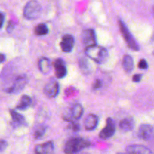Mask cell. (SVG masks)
<instances>
[{
  "label": "cell",
  "instance_id": "6da1fadb",
  "mask_svg": "<svg viewBox=\"0 0 154 154\" xmlns=\"http://www.w3.org/2000/svg\"><path fill=\"white\" fill-rule=\"evenodd\" d=\"M85 54L89 58L98 63H104L107 60L108 56V51L105 48L96 46V45L87 47L85 50Z\"/></svg>",
  "mask_w": 154,
  "mask_h": 154
},
{
  "label": "cell",
  "instance_id": "7a4b0ae2",
  "mask_svg": "<svg viewBox=\"0 0 154 154\" xmlns=\"http://www.w3.org/2000/svg\"><path fill=\"white\" fill-rule=\"evenodd\" d=\"M90 146V142L84 138H73L66 143L65 146V153H75L81 151Z\"/></svg>",
  "mask_w": 154,
  "mask_h": 154
},
{
  "label": "cell",
  "instance_id": "3957f363",
  "mask_svg": "<svg viewBox=\"0 0 154 154\" xmlns=\"http://www.w3.org/2000/svg\"><path fill=\"white\" fill-rule=\"evenodd\" d=\"M41 9L42 7L38 2L35 0L29 2L24 8V17L28 20L37 19L41 14Z\"/></svg>",
  "mask_w": 154,
  "mask_h": 154
},
{
  "label": "cell",
  "instance_id": "277c9868",
  "mask_svg": "<svg viewBox=\"0 0 154 154\" xmlns=\"http://www.w3.org/2000/svg\"><path fill=\"white\" fill-rule=\"evenodd\" d=\"M119 24H120V31H121L122 35H123V38H124L125 41H126L128 46H129L131 49L134 50V51H138V50H139V46H138V43H137L136 41L135 40L134 37L132 36V33L129 32V29L127 28L126 24H125L122 20L119 21Z\"/></svg>",
  "mask_w": 154,
  "mask_h": 154
},
{
  "label": "cell",
  "instance_id": "5b68a950",
  "mask_svg": "<svg viewBox=\"0 0 154 154\" xmlns=\"http://www.w3.org/2000/svg\"><path fill=\"white\" fill-rule=\"evenodd\" d=\"M106 123V126L102 129V131L99 134V137L102 139H108V138H111L115 132L116 126L114 120L111 118H108Z\"/></svg>",
  "mask_w": 154,
  "mask_h": 154
},
{
  "label": "cell",
  "instance_id": "8992f818",
  "mask_svg": "<svg viewBox=\"0 0 154 154\" xmlns=\"http://www.w3.org/2000/svg\"><path fill=\"white\" fill-rule=\"evenodd\" d=\"M60 91V87L57 81H51L45 86V93L48 97L54 98L58 95Z\"/></svg>",
  "mask_w": 154,
  "mask_h": 154
},
{
  "label": "cell",
  "instance_id": "52a82bcc",
  "mask_svg": "<svg viewBox=\"0 0 154 154\" xmlns=\"http://www.w3.org/2000/svg\"><path fill=\"white\" fill-rule=\"evenodd\" d=\"M74 44H75V40H74L73 36L71 35H66L63 36L62 38L61 42H60V47L63 52L69 53L73 49Z\"/></svg>",
  "mask_w": 154,
  "mask_h": 154
},
{
  "label": "cell",
  "instance_id": "ba28073f",
  "mask_svg": "<svg viewBox=\"0 0 154 154\" xmlns=\"http://www.w3.org/2000/svg\"><path fill=\"white\" fill-rule=\"evenodd\" d=\"M83 42L87 47L96 45V38L95 32L93 29H87L83 32Z\"/></svg>",
  "mask_w": 154,
  "mask_h": 154
},
{
  "label": "cell",
  "instance_id": "9c48e42d",
  "mask_svg": "<svg viewBox=\"0 0 154 154\" xmlns=\"http://www.w3.org/2000/svg\"><path fill=\"white\" fill-rule=\"evenodd\" d=\"M153 133V128L149 124H142L138 129V135L141 139L149 140Z\"/></svg>",
  "mask_w": 154,
  "mask_h": 154
},
{
  "label": "cell",
  "instance_id": "30bf717a",
  "mask_svg": "<svg viewBox=\"0 0 154 154\" xmlns=\"http://www.w3.org/2000/svg\"><path fill=\"white\" fill-rule=\"evenodd\" d=\"M54 69H55V75L58 78H63L67 74L66 64L64 61L61 59H57L54 63Z\"/></svg>",
  "mask_w": 154,
  "mask_h": 154
},
{
  "label": "cell",
  "instance_id": "8fae6325",
  "mask_svg": "<svg viewBox=\"0 0 154 154\" xmlns=\"http://www.w3.org/2000/svg\"><path fill=\"white\" fill-rule=\"evenodd\" d=\"M26 82L27 79L25 76L18 77L16 81H15V82L14 83L13 86L9 89L8 92L12 93H18V92H20V90H22L23 89V87L26 84Z\"/></svg>",
  "mask_w": 154,
  "mask_h": 154
},
{
  "label": "cell",
  "instance_id": "7c38bea8",
  "mask_svg": "<svg viewBox=\"0 0 154 154\" xmlns=\"http://www.w3.org/2000/svg\"><path fill=\"white\" fill-rule=\"evenodd\" d=\"M35 151L38 154L51 153L54 151V144L51 141H49L43 144H39L35 147Z\"/></svg>",
  "mask_w": 154,
  "mask_h": 154
},
{
  "label": "cell",
  "instance_id": "4fadbf2b",
  "mask_svg": "<svg viewBox=\"0 0 154 154\" xmlns=\"http://www.w3.org/2000/svg\"><path fill=\"white\" fill-rule=\"evenodd\" d=\"M126 151L129 153H138V154H148L151 153V150H149L146 147L142 145H138V144H135V145H130L127 147Z\"/></svg>",
  "mask_w": 154,
  "mask_h": 154
},
{
  "label": "cell",
  "instance_id": "5bb4252c",
  "mask_svg": "<svg viewBox=\"0 0 154 154\" xmlns=\"http://www.w3.org/2000/svg\"><path fill=\"white\" fill-rule=\"evenodd\" d=\"M99 118L95 114H89L85 120V129L87 130H93L97 126Z\"/></svg>",
  "mask_w": 154,
  "mask_h": 154
},
{
  "label": "cell",
  "instance_id": "9a60e30c",
  "mask_svg": "<svg viewBox=\"0 0 154 154\" xmlns=\"http://www.w3.org/2000/svg\"><path fill=\"white\" fill-rule=\"evenodd\" d=\"M135 126V121L132 117H128L122 120L120 123V128L125 132H129L133 129Z\"/></svg>",
  "mask_w": 154,
  "mask_h": 154
},
{
  "label": "cell",
  "instance_id": "2e32d148",
  "mask_svg": "<svg viewBox=\"0 0 154 154\" xmlns=\"http://www.w3.org/2000/svg\"><path fill=\"white\" fill-rule=\"evenodd\" d=\"M123 67L125 72H127V73H130L132 72L134 69V62L133 59L131 56L126 55L123 57Z\"/></svg>",
  "mask_w": 154,
  "mask_h": 154
},
{
  "label": "cell",
  "instance_id": "e0dca14e",
  "mask_svg": "<svg viewBox=\"0 0 154 154\" xmlns=\"http://www.w3.org/2000/svg\"><path fill=\"white\" fill-rule=\"evenodd\" d=\"M51 62H50V60L48 58L43 57V58L40 59L38 62V67L42 73H48L50 72V69H51Z\"/></svg>",
  "mask_w": 154,
  "mask_h": 154
},
{
  "label": "cell",
  "instance_id": "ac0fdd59",
  "mask_svg": "<svg viewBox=\"0 0 154 154\" xmlns=\"http://www.w3.org/2000/svg\"><path fill=\"white\" fill-rule=\"evenodd\" d=\"M10 114L12 117V120H13V122L17 126H22V125L26 124V120L25 118L23 115H21L19 113L16 112L14 110H11Z\"/></svg>",
  "mask_w": 154,
  "mask_h": 154
},
{
  "label": "cell",
  "instance_id": "d6986e66",
  "mask_svg": "<svg viewBox=\"0 0 154 154\" xmlns=\"http://www.w3.org/2000/svg\"><path fill=\"white\" fill-rule=\"evenodd\" d=\"M32 103V99L28 96H23L20 98L19 104L17 105V108L18 110H26L30 106Z\"/></svg>",
  "mask_w": 154,
  "mask_h": 154
},
{
  "label": "cell",
  "instance_id": "ffe728a7",
  "mask_svg": "<svg viewBox=\"0 0 154 154\" xmlns=\"http://www.w3.org/2000/svg\"><path fill=\"white\" fill-rule=\"evenodd\" d=\"M83 113H84V109L80 104H76L72 108V116L75 119L81 118L83 115Z\"/></svg>",
  "mask_w": 154,
  "mask_h": 154
},
{
  "label": "cell",
  "instance_id": "44dd1931",
  "mask_svg": "<svg viewBox=\"0 0 154 154\" xmlns=\"http://www.w3.org/2000/svg\"><path fill=\"white\" fill-rule=\"evenodd\" d=\"M35 32L38 35H45L48 32V28L45 23H40L35 28Z\"/></svg>",
  "mask_w": 154,
  "mask_h": 154
},
{
  "label": "cell",
  "instance_id": "7402d4cb",
  "mask_svg": "<svg viewBox=\"0 0 154 154\" xmlns=\"http://www.w3.org/2000/svg\"><path fill=\"white\" fill-rule=\"evenodd\" d=\"M80 67H81V69L82 70V72L84 73L87 74L90 72V71L91 70V68H90V65L89 63V62L87 61L86 59H81L80 60Z\"/></svg>",
  "mask_w": 154,
  "mask_h": 154
},
{
  "label": "cell",
  "instance_id": "603a6c76",
  "mask_svg": "<svg viewBox=\"0 0 154 154\" xmlns=\"http://www.w3.org/2000/svg\"><path fill=\"white\" fill-rule=\"evenodd\" d=\"M45 132H46V128L44 127V126H40L39 128H38L36 129V131L35 132L34 137L35 139H40L45 135Z\"/></svg>",
  "mask_w": 154,
  "mask_h": 154
},
{
  "label": "cell",
  "instance_id": "cb8c5ba5",
  "mask_svg": "<svg viewBox=\"0 0 154 154\" xmlns=\"http://www.w3.org/2000/svg\"><path fill=\"white\" fill-rule=\"evenodd\" d=\"M148 67L147 61L145 60H141L138 63V68L141 69H147Z\"/></svg>",
  "mask_w": 154,
  "mask_h": 154
},
{
  "label": "cell",
  "instance_id": "d4e9b609",
  "mask_svg": "<svg viewBox=\"0 0 154 154\" xmlns=\"http://www.w3.org/2000/svg\"><path fill=\"white\" fill-rule=\"evenodd\" d=\"M8 144L6 141H2V140H0V151H3L6 149L7 147Z\"/></svg>",
  "mask_w": 154,
  "mask_h": 154
},
{
  "label": "cell",
  "instance_id": "484cf974",
  "mask_svg": "<svg viewBox=\"0 0 154 154\" xmlns=\"http://www.w3.org/2000/svg\"><path fill=\"white\" fill-rule=\"evenodd\" d=\"M101 87H102V81H99V80H97V81L95 82L93 88H94L95 90H97V89L101 88Z\"/></svg>",
  "mask_w": 154,
  "mask_h": 154
},
{
  "label": "cell",
  "instance_id": "4316f807",
  "mask_svg": "<svg viewBox=\"0 0 154 154\" xmlns=\"http://www.w3.org/2000/svg\"><path fill=\"white\" fill-rule=\"evenodd\" d=\"M141 78H142V75H135L133 76L132 80H133V81H135V82H139L141 80Z\"/></svg>",
  "mask_w": 154,
  "mask_h": 154
},
{
  "label": "cell",
  "instance_id": "83f0119b",
  "mask_svg": "<svg viewBox=\"0 0 154 154\" xmlns=\"http://www.w3.org/2000/svg\"><path fill=\"white\" fill-rule=\"evenodd\" d=\"M71 129H73L74 131H78L79 130V125L76 124V123H72L71 125Z\"/></svg>",
  "mask_w": 154,
  "mask_h": 154
},
{
  "label": "cell",
  "instance_id": "f1b7e54d",
  "mask_svg": "<svg viewBox=\"0 0 154 154\" xmlns=\"http://www.w3.org/2000/svg\"><path fill=\"white\" fill-rule=\"evenodd\" d=\"M4 20H5V17L3 15V14L0 13V29L2 28L3 25V23H4Z\"/></svg>",
  "mask_w": 154,
  "mask_h": 154
},
{
  "label": "cell",
  "instance_id": "f546056e",
  "mask_svg": "<svg viewBox=\"0 0 154 154\" xmlns=\"http://www.w3.org/2000/svg\"><path fill=\"white\" fill-rule=\"evenodd\" d=\"M13 27H14L13 23H12L11 22L9 23V25H8V29H7L8 32H11V30H12V29H13Z\"/></svg>",
  "mask_w": 154,
  "mask_h": 154
},
{
  "label": "cell",
  "instance_id": "4dcf8cb0",
  "mask_svg": "<svg viewBox=\"0 0 154 154\" xmlns=\"http://www.w3.org/2000/svg\"><path fill=\"white\" fill-rule=\"evenodd\" d=\"M5 60V56L3 54H0V63L3 62Z\"/></svg>",
  "mask_w": 154,
  "mask_h": 154
},
{
  "label": "cell",
  "instance_id": "1f68e13d",
  "mask_svg": "<svg viewBox=\"0 0 154 154\" xmlns=\"http://www.w3.org/2000/svg\"><path fill=\"white\" fill-rule=\"evenodd\" d=\"M153 15H154V8H153Z\"/></svg>",
  "mask_w": 154,
  "mask_h": 154
}]
</instances>
